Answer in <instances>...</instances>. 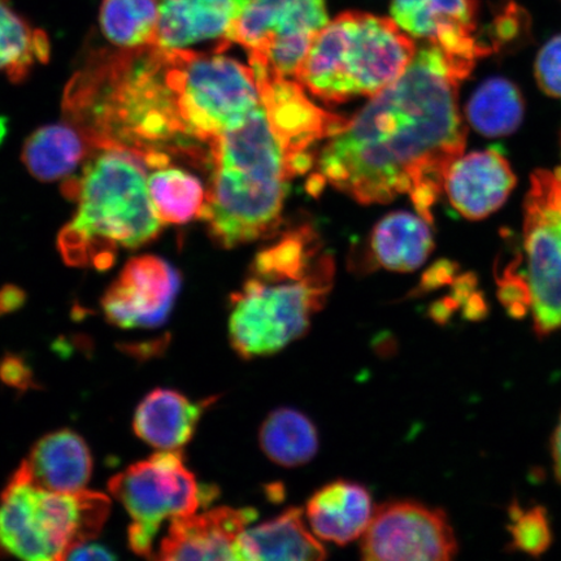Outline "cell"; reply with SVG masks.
I'll return each mask as SVG.
<instances>
[{
	"label": "cell",
	"mask_w": 561,
	"mask_h": 561,
	"mask_svg": "<svg viewBox=\"0 0 561 561\" xmlns=\"http://www.w3.org/2000/svg\"><path fill=\"white\" fill-rule=\"evenodd\" d=\"M473 66L427 42L397 81L325 140L311 191L331 185L363 205L409 194L432 224L448 168L465 151L459 87Z\"/></svg>",
	"instance_id": "1"
},
{
	"label": "cell",
	"mask_w": 561,
	"mask_h": 561,
	"mask_svg": "<svg viewBox=\"0 0 561 561\" xmlns=\"http://www.w3.org/2000/svg\"><path fill=\"white\" fill-rule=\"evenodd\" d=\"M208 161L213 178L202 217L217 242L236 248L277 226L289 181L299 174L262 103L215 139Z\"/></svg>",
	"instance_id": "2"
},
{
	"label": "cell",
	"mask_w": 561,
	"mask_h": 561,
	"mask_svg": "<svg viewBox=\"0 0 561 561\" xmlns=\"http://www.w3.org/2000/svg\"><path fill=\"white\" fill-rule=\"evenodd\" d=\"M101 151L62 188L77 210L58 248L69 265L105 271L118 250L152 241L163 222L152 205L144 161L128 151Z\"/></svg>",
	"instance_id": "3"
},
{
	"label": "cell",
	"mask_w": 561,
	"mask_h": 561,
	"mask_svg": "<svg viewBox=\"0 0 561 561\" xmlns=\"http://www.w3.org/2000/svg\"><path fill=\"white\" fill-rule=\"evenodd\" d=\"M416 51L394 20L346 12L314 38L296 80L329 103L374 96L405 72Z\"/></svg>",
	"instance_id": "4"
},
{
	"label": "cell",
	"mask_w": 561,
	"mask_h": 561,
	"mask_svg": "<svg viewBox=\"0 0 561 561\" xmlns=\"http://www.w3.org/2000/svg\"><path fill=\"white\" fill-rule=\"evenodd\" d=\"M107 495L87 489L56 493L12 476L0 495V553L31 561L67 560L100 535Z\"/></svg>",
	"instance_id": "5"
},
{
	"label": "cell",
	"mask_w": 561,
	"mask_h": 561,
	"mask_svg": "<svg viewBox=\"0 0 561 561\" xmlns=\"http://www.w3.org/2000/svg\"><path fill=\"white\" fill-rule=\"evenodd\" d=\"M333 276V261L304 278L250 276L230 297V346L251 360L275 355L301 339L324 307Z\"/></svg>",
	"instance_id": "6"
},
{
	"label": "cell",
	"mask_w": 561,
	"mask_h": 561,
	"mask_svg": "<svg viewBox=\"0 0 561 561\" xmlns=\"http://www.w3.org/2000/svg\"><path fill=\"white\" fill-rule=\"evenodd\" d=\"M328 23L325 0H250L228 41L244 48L252 70L291 79Z\"/></svg>",
	"instance_id": "7"
},
{
	"label": "cell",
	"mask_w": 561,
	"mask_h": 561,
	"mask_svg": "<svg viewBox=\"0 0 561 561\" xmlns=\"http://www.w3.org/2000/svg\"><path fill=\"white\" fill-rule=\"evenodd\" d=\"M524 251L535 332L561 328V174L537 171L525 199Z\"/></svg>",
	"instance_id": "8"
},
{
	"label": "cell",
	"mask_w": 561,
	"mask_h": 561,
	"mask_svg": "<svg viewBox=\"0 0 561 561\" xmlns=\"http://www.w3.org/2000/svg\"><path fill=\"white\" fill-rule=\"evenodd\" d=\"M108 489L133 522L158 530L174 517L195 514L214 497L213 489L201 488L181 450H161L136 462L111 479Z\"/></svg>",
	"instance_id": "9"
},
{
	"label": "cell",
	"mask_w": 561,
	"mask_h": 561,
	"mask_svg": "<svg viewBox=\"0 0 561 561\" xmlns=\"http://www.w3.org/2000/svg\"><path fill=\"white\" fill-rule=\"evenodd\" d=\"M456 552L445 512L413 501L381 504L360 542L362 558L370 561H446Z\"/></svg>",
	"instance_id": "10"
},
{
	"label": "cell",
	"mask_w": 561,
	"mask_h": 561,
	"mask_svg": "<svg viewBox=\"0 0 561 561\" xmlns=\"http://www.w3.org/2000/svg\"><path fill=\"white\" fill-rule=\"evenodd\" d=\"M259 96L270 123L283 139L287 151L304 174L313 165L316 146L328 139L346 118L331 114L312 103L300 83L283 77L252 70Z\"/></svg>",
	"instance_id": "11"
},
{
	"label": "cell",
	"mask_w": 561,
	"mask_h": 561,
	"mask_svg": "<svg viewBox=\"0 0 561 561\" xmlns=\"http://www.w3.org/2000/svg\"><path fill=\"white\" fill-rule=\"evenodd\" d=\"M180 286L179 272L164 259L133 257L104 294L105 319L124 329L160 327L172 312Z\"/></svg>",
	"instance_id": "12"
},
{
	"label": "cell",
	"mask_w": 561,
	"mask_h": 561,
	"mask_svg": "<svg viewBox=\"0 0 561 561\" xmlns=\"http://www.w3.org/2000/svg\"><path fill=\"white\" fill-rule=\"evenodd\" d=\"M255 518V510L231 507L174 517L153 559L240 560L241 538Z\"/></svg>",
	"instance_id": "13"
},
{
	"label": "cell",
	"mask_w": 561,
	"mask_h": 561,
	"mask_svg": "<svg viewBox=\"0 0 561 561\" xmlns=\"http://www.w3.org/2000/svg\"><path fill=\"white\" fill-rule=\"evenodd\" d=\"M392 20L456 58L476 61L488 53L476 38L477 0H392Z\"/></svg>",
	"instance_id": "14"
},
{
	"label": "cell",
	"mask_w": 561,
	"mask_h": 561,
	"mask_svg": "<svg viewBox=\"0 0 561 561\" xmlns=\"http://www.w3.org/2000/svg\"><path fill=\"white\" fill-rule=\"evenodd\" d=\"M516 185V175L500 150L476 151L448 168L445 187L451 205L466 219L480 220L500 208Z\"/></svg>",
	"instance_id": "15"
},
{
	"label": "cell",
	"mask_w": 561,
	"mask_h": 561,
	"mask_svg": "<svg viewBox=\"0 0 561 561\" xmlns=\"http://www.w3.org/2000/svg\"><path fill=\"white\" fill-rule=\"evenodd\" d=\"M157 45L187 50L205 42L229 47V33L250 0H157Z\"/></svg>",
	"instance_id": "16"
},
{
	"label": "cell",
	"mask_w": 561,
	"mask_h": 561,
	"mask_svg": "<svg viewBox=\"0 0 561 561\" xmlns=\"http://www.w3.org/2000/svg\"><path fill=\"white\" fill-rule=\"evenodd\" d=\"M91 472L93 459L87 442L62 430L41 438L13 476L56 493H76L87 488Z\"/></svg>",
	"instance_id": "17"
},
{
	"label": "cell",
	"mask_w": 561,
	"mask_h": 561,
	"mask_svg": "<svg viewBox=\"0 0 561 561\" xmlns=\"http://www.w3.org/2000/svg\"><path fill=\"white\" fill-rule=\"evenodd\" d=\"M374 514L368 489L346 480L328 483L316 491L306 508L313 535L340 546L360 538Z\"/></svg>",
	"instance_id": "18"
},
{
	"label": "cell",
	"mask_w": 561,
	"mask_h": 561,
	"mask_svg": "<svg viewBox=\"0 0 561 561\" xmlns=\"http://www.w3.org/2000/svg\"><path fill=\"white\" fill-rule=\"evenodd\" d=\"M216 398L194 402L178 390L156 389L144 398L133 420L137 437L160 450H181L194 437L207 407Z\"/></svg>",
	"instance_id": "19"
},
{
	"label": "cell",
	"mask_w": 561,
	"mask_h": 561,
	"mask_svg": "<svg viewBox=\"0 0 561 561\" xmlns=\"http://www.w3.org/2000/svg\"><path fill=\"white\" fill-rule=\"evenodd\" d=\"M328 553L308 530L304 510L289 508L270 522L248 528L240 541V560H324Z\"/></svg>",
	"instance_id": "20"
},
{
	"label": "cell",
	"mask_w": 561,
	"mask_h": 561,
	"mask_svg": "<svg viewBox=\"0 0 561 561\" xmlns=\"http://www.w3.org/2000/svg\"><path fill=\"white\" fill-rule=\"evenodd\" d=\"M431 222L410 213H392L371 234L374 262L392 272L420 268L434 249Z\"/></svg>",
	"instance_id": "21"
},
{
	"label": "cell",
	"mask_w": 561,
	"mask_h": 561,
	"mask_svg": "<svg viewBox=\"0 0 561 561\" xmlns=\"http://www.w3.org/2000/svg\"><path fill=\"white\" fill-rule=\"evenodd\" d=\"M90 147L73 124L46 125L26 139L23 161L35 179L51 182L69 178L88 157Z\"/></svg>",
	"instance_id": "22"
},
{
	"label": "cell",
	"mask_w": 561,
	"mask_h": 561,
	"mask_svg": "<svg viewBox=\"0 0 561 561\" xmlns=\"http://www.w3.org/2000/svg\"><path fill=\"white\" fill-rule=\"evenodd\" d=\"M259 442L276 465L297 468L310 462L319 451V432L310 417L298 410L277 409L263 421Z\"/></svg>",
	"instance_id": "23"
},
{
	"label": "cell",
	"mask_w": 561,
	"mask_h": 561,
	"mask_svg": "<svg viewBox=\"0 0 561 561\" xmlns=\"http://www.w3.org/2000/svg\"><path fill=\"white\" fill-rule=\"evenodd\" d=\"M524 110L520 90L515 83L496 77L474 91L467 105V117L482 136L503 137L520 126Z\"/></svg>",
	"instance_id": "24"
},
{
	"label": "cell",
	"mask_w": 561,
	"mask_h": 561,
	"mask_svg": "<svg viewBox=\"0 0 561 561\" xmlns=\"http://www.w3.org/2000/svg\"><path fill=\"white\" fill-rule=\"evenodd\" d=\"M147 186L161 222L185 224L202 217L207 192L195 175L167 164L156 168Z\"/></svg>",
	"instance_id": "25"
},
{
	"label": "cell",
	"mask_w": 561,
	"mask_h": 561,
	"mask_svg": "<svg viewBox=\"0 0 561 561\" xmlns=\"http://www.w3.org/2000/svg\"><path fill=\"white\" fill-rule=\"evenodd\" d=\"M50 42L12 9L10 0H0V72L21 81L35 62H46Z\"/></svg>",
	"instance_id": "26"
},
{
	"label": "cell",
	"mask_w": 561,
	"mask_h": 561,
	"mask_svg": "<svg viewBox=\"0 0 561 561\" xmlns=\"http://www.w3.org/2000/svg\"><path fill=\"white\" fill-rule=\"evenodd\" d=\"M157 0H103L100 12L102 33L122 50L157 45Z\"/></svg>",
	"instance_id": "27"
},
{
	"label": "cell",
	"mask_w": 561,
	"mask_h": 561,
	"mask_svg": "<svg viewBox=\"0 0 561 561\" xmlns=\"http://www.w3.org/2000/svg\"><path fill=\"white\" fill-rule=\"evenodd\" d=\"M510 516L512 550L523 551L535 558L549 550L552 533L549 516L543 507L523 511L514 503L510 508Z\"/></svg>",
	"instance_id": "28"
},
{
	"label": "cell",
	"mask_w": 561,
	"mask_h": 561,
	"mask_svg": "<svg viewBox=\"0 0 561 561\" xmlns=\"http://www.w3.org/2000/svg\"><path fill=\"white\" fill-rule=\"evenodd\" d=\"M536 77L546 94L561 100V34L547 42L539 51Z\"/></svg>",
	"instance_id": "29"
},
{
	"label": "cell",
	"mask_w": 561,
	"mask_h": 561,
	"mask_svg": "<svg viewBox=\"0 0 561 561\" xmlns=\"http://www.w3.org/2000/svg\"><path fill=\"white\" fill-rule=\"evenodd\" d=\"M0 380L20 391L30 390L37 385L32 368L18 355H7L0 362Z\"/></svg>",
	"instance_id": "30"
},
{
	"label": "cell",
	"mask_w": 561,
	"mask_h": 561,
	"mask_svg": "<svg viewBox=\"0 0 561 561\" xmlns=\"http://www.w3.org/2000/svg\"><path fill=\"white\" fill-rule=\"evenodd\" d=\"M25 293L19 287L7 285L0 290V316L16 312L24 306Z\"/></svg>",
	"instance_id": "31"
},
{
	"label": "cell",
	"mask_w": 561,
	"mask_h": 561,
	"mask_svg": "<svg viewBox=\"0 0 561 561\" xmlns=\"http://www.w3.org/2000/svg\"><path fill=\"white\" fill-rule=\"evenodd\" d=\"M115 558V553L105 549L104 546L83 543L70 551L67 560H114Z\"/></svg>",
	"instance_id": "32"
},
{
	"label": "cell",
	"mask_w": 561,
	"mask_h": 561,
	"mask_svg": "<svg viewBox=\"0 0 561 561\" xmlns=\"http://www.w3.org/2000/svg\"><path fill=\"white\" fill-rule=\"evenodd\" d=\"M453 272L454 270L448 263L434 265L430 272L425 273L423 283H421V289L423 291L436 289V287L446 284L451 278Z\"/></svg>",
	"instance_id": "33"
},
{
	"label": "cell",
	"mask_w": 561,
	"mask_h": 561,
	"mask_svg": "<svg viewBox=\"0 0 561 561\" xmlns=\"http://www.w3.org/2000/svg\"><path fill=\"white\" fill-rule=\"evenodd\" d=\"M458 306V300L455 298L440 300L438 304L432 306L430 313L434 321L439 322V324H444Z\"/></svg>",
	"instance_id": "34"
},
{
	"label": "cell",
	"mask_w": 561,
	"mask_h": 561,
	"mask_svg": "<svg viewBox=\"0 0 561 561\" xmlns=\"http://www.w3.org/2000/svg\"><path fill=\"white\" fill-rule=\"evenodd\" d=\"M488 313L485 300L479 294H472L466 301V318L469 320H481Z\"/></svg>",
	"instance_id": "35"
},
{
	"label": "cell",
	"mask_w": 561,
	"mask_h": 561,
	"mask_svg": "<svg viewBox=\"0 0 561 561\" xmlns=\"http://www.w3.org/2000/svg\"><path fill=\"white\" fill-rule=\"evenodd\" d=\"M552 456L553 465H556V473L558 480L561 482V417L556 433L552 437Z\"/></svg>",
	"instance_id": "36"
},
{
	"label": "cell",
	"mask_w": 561,
	"mask_h": 561,
	"mask_svg": "<svg viewBox=\"0 0 561 561\" xmlns=\"http://www.w3.org/2000/svg\"><path fill=\"white\" fill-rule=\"evenodd\" d=\"M558 171H559V173L561 174V168H560V170H558Z\"/></svg>",
	"instance_id": "37"
}]
</instances>
